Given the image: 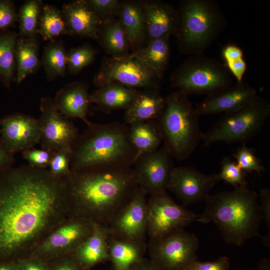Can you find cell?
<instances>
[{"mask_svg": "<svg viewBox=\"0 0 270 270\" xmlns=\"http://www.w3.org/2000/svg\"><path fill=\"white\" fill-rule=\"evenodd\" d=\"M65 176L28 164L0 173V258L30 256L70 218Z\"/></svg>", "mask_w": 270, "mask_h": 270, "instance_id": "cell-1", "label": "cell"}, {"mask_svg": "<svg viewBox=\"0 0 270 270\" xmlns=\"http://www.w3.org/2000/svg\"><path fill=\"white\" fill-rule=\"evenodd\" d=\"M65 178L70 216L108 226L138 187L132 167L70 171Z\"/></svg>", "mask_w": 270, "mask_h": 270, "instance_id": "cell-2", "label": "cell"}, {"mask_svg": "<svg viewBox=\"0 0 270 270\" xmlns=\"http://www.w3.org/2000/svg\"><path fill=\"white\" fill-rule=\"evenodd\" d=\"M258 198L248 184L210 194L198 222H213L228 244L240 246L256 236L264 240L259 232L262 216Z\"/></svg>", "mask_w": 270, "mask_h": 270, "instance_id": "cell-3", "label": "cell"}, {"mask_svg": "<svg viewBox=\"0 0 270 270\" xmlns=\"http://www.w3.org/2000/svg\"><path fill=\"white\" fill-rule=\"evenodd\" d=\"M136 156L126 124L90 122L72 146L70 171L104 166L132 167Z\"/></svg>", "mask_w": 270, "mask_h": 270, "instance_id": "cell-4", "label": "cell"}, {"mask_svg": "<svg viewBox=\"0 0 270 270\" xmlns=\"http://www.w3.org/2000/svg\"><path fill=\"white\" fill-rule=\"evenodd\" d=\"M177 12L178 24L174 36L182 54L204 53L227 26L223 10L214 0H184Z\"/></svg>", "mask_w": 270, "mask_h": 270, "instance_id": "cell-5", "label": "cell"}, {"mask_svg": "<svg viewBox=\"0 0 270 270\" xmlns=\"http://www.w3.org/2000/svg\"><path fill=\"white\" fill-rule=\"evenodd\" d=\"M188 96L176 90L165 96V106L156 120L164 146L178 160L188 159L202 140L200 116Z\"/></svg>", "mask_w": 270, "mask_h": 270, "instance_id": "cell-6", "label": "cell"}, {"mask_svg": "<svg viewBox=\"0 0 270 270\" xmlns=\"http://www.w3.org/2000/svg\"><path fill=\"white\" fill-rule=\"evenodd\" d=\"M171 86L188 94L207 96L233 84L225 64L204 53L192 55L172 74Z\"/></svg>", "mask_w": 270, "mask_h": 270, "instance_id": "cell-7", "label": "cell"}, {"mask_svg": "<svg viewBox=\"0 0 270 270\" xmlns=\"http://www.w3.org/2000/svg\"><path fill=\"white\" fill-rule=\"evenodd\" d=\"M270 116V103L258 96L242 108L224 114L202 132V140L205 146L218 142L245 143L261 131Z\"/></svg>", "mask_w": 270, "mask_h": 270, "instance_id": "cell-8", "label": "cell"}, {"mask_svg": "<svg viewBox=\"0 0 270 270\" xmlns=\"http://www.w3.org/2000/svg\"><path fill=\"white\" fill-rule=\"evenodd\" d=\"M163 82V74L130 54L122 57H104L92 80L97 88L118 84L138 90L156 91H160Z\"/></svg>", "mask_w": 270, "mask_h": 270, "instance_id": "cell-9", "label": "cell"}, {"mask_svg": "<svg viewBox=\"0 0 270 270\" xmlns=\"http://www.w3.org/2000/svg\"><path fill=\"white\" fill-rule=\"evenodd\" d=\"M200 242L184 229L149 241L150 261L158 270H184L196 260Z\"/></svg>", "mask_w": 270, "mask_h": 270, "instance_id": "cell-10", "label": "cell"}, {"mask_svg": "<svg viewBox=\"0 0 270 270\" xmlns=\"http://www.w3.org/2000/svg\"><path fill=\"white\" fill-rule=\"evenodd\" d=\"M198 215L176 204L166 191L151 195L147 201V234L154 240L184 228Z\"/></svg>", "mask_w": 270, "mask_h": 270, "instance_id": "cell-11", "label": "cell"}, {"mask_svg": "<svg viewBox=\"0 0 270 270\" xmlns=\"http://www.w3.org/2000/svg\"><path fill=\"white\" fill-rule=\"evenodd\" d=\"M40 115L38 118L41 148L56 152L66 150L71 152L72 146L78 134V130L70 118L56 109L53 98L40 99Z\"/></svg>", "mask_w": 270, "mask_h": 270, "instance_id": "cell-12", "label": "cell"}, {"mask_svg": "<svg viewBox=\"0 0 270 270\" xmlns=\"http://www.w3.org/2000/svg\"><path fill=\"white\" fill-rule=\"evenodd\" d=\"M94 226L86 220L70 217L54 230L31 256L43 260L72 254L92 234Z\"/></svg>", "mask_w": 270, "mask_h": 270, "instance_id": "cell-13", "label": "cell"}, {"mask_svg": "<svg viewBox=\"0 0 270 270\" xmlns=\"http://www.w3.org/2000/svg\"><path fill=\"white\" fill-rule=\"evenodd\" d=\"M172 157L165 146L138 157L134 168L139 188L150 196L166 191L174 168Z\"/></svg>", "mask_w": 270, "mask_h": 270, "instance_id": "cell-14", "label": "cell"}, {"mask_svg": "<svg viewBox=\"0 0 270 270\" xmlns=\"http://www.w3.org/2000/svg\"><path fill=\"white\" fill-rule=\"evenodd\" d=\"M147 194L138 187L130 201L108 226L110 235L117 238L145 242L147 234Z\"/></svg>", "mask_w": 270, "mask_h": 270, "instance_id": "cell-15", "label": "cell"}, {"mask_svg": "<svg viewBox=\"0 0 270 270\" xmlns=\"http://www.w3.org/2000/svg\"><path fill=\"white\" fill-rule=\"evenodd\" d=\"M216 174H207L189 166L174 167L170 174L167 190L176 194L186 206L206 200L210 190L218 182Z\"/></svg>", "mask_w": 270, "mask_h": 270, "instance_id": "cell-16", "label": "cell"}, {"mask_svg": "<svg viewBox=\"0 0 270 270\" xmlns=\"http://www.w3.org/2000/svg\"><path fill=\"white\" fill-rule=\"evenodd\" d=\"M0 139L6 150L14 155L40 143V130L32 116L16 112L0 119Z\"/></svg>", "mask_w": 270, "mask_h": 270, "instance_id": "cell-17", "label": "cell"}, {"mask_svg": "<svg viewBox=\"0 0 270 270\" xmlns=\"http://www.w3.org/2000/svg\"><path fill=\"white\" fill-rule=\"evenodd\" d=\"M258 96L254 88L242 80L208 96L195 108L200 116L225 114L242 108Z\"/></svg>", "mask_w": 270, "mask_h": 270, "instance_id": "cell-18", "label": "cell"}, {"mask_svg": "<svg viewBox=\"0 0 270 270\" xmlns=\"http://www.w3.org/2000/svg\"><path fill=\"white\" fill-rule=\"evenodd\" d=\"M60 11L68 35L98 39L102 21L89 6L86 0H76L65 3Z\"/></svg>", "mask_w": 270, "mask_h": 270, "instance_id": "cell-19", "label": "cell"}, {"mask_svg": "<svg viewBox=\"0 0 270 270\" xmlns=\"http://www.w3.org/2000/svg\"><path fill=\"white\" fill-rule=\"evenodd\" d=\"M147 42L164 37L175 36L178 28L177 10L160 0H142Z\"/></svg>", "mask_w": 270, "mask_h": 270, "instance_id": "cell-20", "label": "cell"}, {"mask_svg": "<svg viewBox=\"0 0 270 270\" xmlns=\"http://www.w3.org/2000/svg\"><path fill=\"white\" fill-rule=\"evenodd\" d=\"M54 105L64 116L78 118L88 126L90 122L86 118L90 104L88 86L86 82L75 81L58 90L53 98Z\"/></svg>", "mask_w": 270, "mask_h": 270, "instance_id": "cell-21", "label": "cell"}, {"mask_svg": "<svg viewBox=\"0 0 270 270\" xmlns=\"http://www.w3.org/2000/svg\"><path fill=\"white\" fill-rule=\"evenodd\" d=\"M117 18L126 34L132 52L146 44L142 1H121Z\"/></svg>", "mask_w": 270, "mask_h": 270, "instance_id": "cell-22", "label": "cell"}, {"mask_svg": "<svg viewBox=\"0 0 270 270\" xmlns=\"http://www.w3.org/2000/svg\"><path fill=\"white\" fill-rule=\"evenodd\" d=\"M108 226L95 224L90 236L71 254L78 264L86 268L110 259Z\"/></svg>", "mask_w": 270, "mask_h": 270, "instance_id": "cell-23", "label": "cell"}, {"mask_svg": "<svg viewBox=\"0 0 270 270\" xmlns=\"http://www.w3.org/2000/svg\"><path fill=\"white\" fill-rule=\"evenodd\" d=\"M165 97L160 91L140 90L138 96L125 110L124 123L129 126L134 124L156 120L165 106Z\"/></svg>", "mask_w": 270, "mask_h": 270, "instance_id": "cell-24", "label": "cell"}, {"mask_svg": "<svg viewBox=\"0 0 270 270\" xmlns=\"http://www.w3.org/2000/svg\"><path fill=\"white\" fill-rule=\"evenodd\" d=\"M140 91L118 84H109L98 88L90 94V101L100 110L109 114L116 110H126Z\"/></svg>", "mask_w": 270, "mask_h": 270, "instance_id": "cell-25", "label": "cell"}, {"mask_svg": "<svg viewBox=\"0 0 270 270\" xmlns=\"http://www.w3.org/2000/svg\"><path fill=\"white\" fill-rule=\"evenodd\" d=\"M38 35L20 36L16 46V81L20 84L26 76L36 72L41 66Z\"/></svg>", "mask_w": 270, "mask_h": 270, "instance_id": "cell-26", "label": "cell"}, {"mask_svg": "<svg viewBox=\"0 0 270 270\" xmlns=\"http://www.w3.org/2000/svg\"><path fill=\"white\" fill-rule=\"evenodd\" d=\"M145 242H136L110 235L108 249L113 270H128L142 260L146 252Z\"/></svg>", "mask_w": 270, "mask_h": 270, "instance_id": "cell-27", "label": "cell"}, {"mask_svg": "<svg viewBox=\"0 0 270 270\" xmlns=\"http://www.w3.org/2000/svg\"><path fill=\"white\" fill-rule=\"evenodd\" d=\"M130 140L140 156L155 152L162 142V132L156 120L130 124L128 126Z\"/></svg>", "mask_w": 270, "mask_h": 270, "instance_id": "cell-28", "label": "cell"}, {"mask_svg": "<svg viewBox=\"0 0 270 270\" xmlns=\"http://www.w3.org/2000/svg\"><path fill=\"white\" fill-rule=\"evenodd\" d=\"M97 40L108 56L122 57L130 54L128 39L118 18L102 22Z\"/></svg>", "mask_w": 270, "mask_h": 270, "instance_id": "cell-29", "label": "cell"}, {"mask_svg": "<svg viewBox=\"0 0 270 270\" xmlns=\"http://www.w3.org/2000/svg\"><path fill=\"white\" fill-rule=\"evenodd\" d=\"M19 34L10 29L0 31V82L10 89L16 81V46Z\"/></svg>", "mask_w": 270, "mask_h": 270, "instance_id": "cell-30", "label": "cell"}, {"mask_svg": "<svg viewBox=\"0 0 270 270\" xmlns=\"http://www.w3.org/2000/svg\"><path fill=\"white\" fill-rule=\"evenodd\" d=\"M170 38L164 36L150 40L144 46L130 54L164 74L170 60Z\"/></svg>", "mask_w": 270, "mask_h": 270, "instance_id": "cell-31", "label": "cell"}, {"mask_svg": "<svg viewBox=\"0 0 270 270\" xmlns=\"http://www.w3.org/2000/svg\"><path fill=\"white\" fill-rule=\"evenodd\" d=\"M66 56L64 44L62 39L50 41L44 46L40 62L48 81L52 82L66 75Z\"/></svg>", "mask_w": 270, "mask_h": 270, "instance_id": "cell-32", "label": "cell"}, {"mask_svg": "<svg viewBox=\"0 0 270 270\" xmlns=\"http://www.w3.org/2000/svg\"><path fill=\"white\" fill-rule=\"evenodd\" d=\"M38 34L44 40L49 42L67 34L60 10L48 4H44L39 20Z\"/></svg>", "mask_w": 270, "mask_h": 270, "instance_id": "cell-33", "label": "cell"}, {"mask_svg": "<svg viewBox=\"0 0 270 270\" xmlns=\"http://www.w3.org/2000/svg\"><path fill=\"white\" fill-rule=\"evenodd\" d=\"M43 6L41 0H27L20 6L18 12L19 36L38 35V24Z\"/></svg>", "mask_w": 270, "mask_h": 270, "instance_id": "cell-34", "label": "cell"}, {"mask_svg": "<svg viewBox=\"0 0 270 270\" xmlns=\"http://www.w3.org/2000/svg\"><path fill=\"white\" fill-rule=\"evenodd\" d=\"M97 54V50L88 43L70 50L66 56L68 74L70 75L78 74L94 62Z\"/></svg>", "mask_w": 270, "mask_h": 270, "instance_id": "cell-35", "label": "cell"}, {"mask_svg": "<svg viewBox=\"0 0 270 270\" xmlns=\"http://www.w3.org/2000/svg\"><path fill=\"white\" fill-rule=\"evenodd\" d=\"M220 166V172L216 174L218 180H224L234 188L248 184L246 180V172L235 160L230 157H225L221 161Z\"/></svg>", "mask_w": 270, "mask_h": 270, "instance_id": "cell-36", "label": "cell"}, {"mask_svg": "<svg viewBox=\"0 0 270 270\" xmlns=\"http://www.w3.org/2000/svg\"><path fill=\"white\" fill-rule=\"evenodd\" d=\"M233 156L240 168L246 173L255 172L260 174L265 170L260 160L256 156L254 150L246 146L245 143L236 148Z\"/></svg>", "mask_w": 270, "mask_h": 270, "instance_id": "cell-37", "label": "cell"}, {"mask_svg": "<svg viewBox=\"0 0 270 270\" xmlns=\"http://www.w3.org/2000/svg\"><path fill=\"white\" fill-rule=\"evenodd\" d=\"M89 6L102 22L117 18L121 1L118 0H86Z\"/></svg>", "mask_w": 270, "mask_h": 270, "instance_id": "cell-38", "label": "cell"}, {"mask_svg": "<svg viewBox=\"0 0 270 270\" xmlns=\"http://www.w3.org/2000/svg\"><path fill=\"white\" fill-rule=\"evenodd\" d=\"M55 152L32 148L22 152V154L29 166L36 168H48Z\"/></svg>", "mask_w": 270, "mask_h": 270, "instance_id": "cell-39", "label": "cell"}, {"mask_svg": "<svg viewBox=\"0 0 270 270\" xmlns=\"http://www.w3.org/2000/svg\"><path fill=\"white\" fill-rule=\"evenodd\" d=\"M70 154L66 150L56 152L48 166L50 172L58 176L64 177L68 175L70 172Z\"/></svg>", "mask_w": 270, "mask_h": 270, "instance_id": "cell-40", "label": "cell"}, {"mask_svg": "<svg viewBox=\"0 0 270 270\" xmlns=\"http://www.w3.org/2000/svg\"><path fill=\"white\" fill-rule=\"evenodd\" d=\"M18 20V12L14 2L0 0V31L14 26Z\"/></svg>", "mask_w": 270, "mask_h": 270, "instance_id": "cell-41", "label": "cell"}, {"mask_svg": "<svg viewBox=\"0 0 270 270\" xmlns=\"http://www.w3.org/2000/svg\"><path fill=\"white\" fill-rule=\"evenodd\" d=\"M230 266L229 258L224 256L213 262H200L196 260L187 270H228Z\"/></svg>", "mask_w": 270, "mask_h": 270, "instance_id": "cell-42", "label": "cell"}, {"mask_svg": "<svg viewBox=\"0 0 270 270\" xmlns=\"http://www.w3.org/2000/svg\"><path fill=\"white\" fill-rule=\"evenodd\" d=\"M224 61L228 70L236 78L237 82L242 81L246 69L244 56L234 58Z\"/></svg>", "mask_w": 270, "mask_h": 270, "instance_id": "cell-43", "label": "cell"}, {"mask_svg": "<svg viewBox=\"0 0 270 270\" xmlns=\"http://www.w3.org/2000/svg\"><path fill=\"white\" fill-rule=\"evenodd\" d=\"M16 264L19 270H48L43 260L35 256L19 260Z\"/></svg>", "mask_w": 270, "mask_h": 270, "instance_id": "cell-44", "label": "cell"}, {"mask_svg": "<svg viewBox=\"0 0 270 270\" xmlns=\"http://www.w3.org/2000/svg\"><path fill=\"white\" fill-rule=\"evenodd\" d=\"M260 201V208L262 220H264L268 229L270 228V189L261 188L258 195Z\"/></svg>", "mask_w": 270, "mask_h": 270, "instance_id": "cell-45", "label": "cell"}, {"mask_svg": "<svg viewBox=\"0 0 270 270\" xmlns=\"http://www.w3.org/2000/svg\"><path fill=\"white\" fill-rule=\"evenodd\" d=\"M14 162V155L6 150L0 139V173L12 167Z\"/></svg>", "mask_w": 270, "mask_h": 270, "instance_id": "cell-46", "label": "cell"}, {"mask_svg": "<svg viewBox=\"0 0 270 270\" xmlns=\"http://www.w3.org/2000/svg\"><path fill=\"white\" fill-rule=\"evenodd\" d=\"M64 256V260L56 265L53 270H79V264L70 254Z\"/></svg>", "mask_w": 270, "mask_h": 270, "instance_id": "cell-47", "label": "cell"}, {"mask_svg": "<svg viewBox=\"0 0 270 270\" xmlns=\"http://www.w3.org/2000/svg\"><path fill=\"white\" fill-rule=\"evenodd\" d=\"M128 270H158L150 260L144 259L132 266Z\"/></svg>", "mask_w": 270, "mask_h": 270, "instance_id": "cell-48", "label": "cell"}, {"mask_svg": "<svg viewBox=\"0 0 270 270\" xmlns=\"http://www.w3.org/2000/svg\"><path fill=\"white\" fill-rule=\"evenodd\" d=\"M257 270H270V260L268 258L262 259L258 265Z\"/></svg>", "mask_w": 270, "mask_h": 270, "instance_id": "cell-49", "label": "cell"}, {"mask_svg": "<svg viewBox=\"0 0 270 270\" xmlns=\"http://www.w3.org/2000/svg\"><path fill=\"white\" fill-rule=\"evenodd\" d=\"M0 270H19L16 264H14L7 263H0Z\"/></svg>", "mask_w": 270, "mask_h": 270, "instance_id": "cell-50", "label": "cell"}, {"mask_svg": "<svg viewBox=\"0 0 270 270\" xmlns=\"http://www.w3.org/2000/svg\"></svg>", "mask_w": 270, "mask_h": 270, "instance_id": "cell-51", "label": "cell"}]
</instances>
